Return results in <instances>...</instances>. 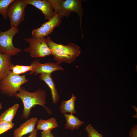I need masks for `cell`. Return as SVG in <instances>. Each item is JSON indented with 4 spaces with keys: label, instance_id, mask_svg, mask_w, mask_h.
Listing matches in <instances>:
<instances>
[{
    "label": "cell",
    "instance_id": "obj_20",
    "mask_svg": "<svg viewBox=\"0 0 137 137\" xmlns=\"http://www.w3.org/2000/svg\"><path fill=\"white\" fill-rule=\"evenodd\" d=\"M85 129L88 137H103L102 134H99L91 124L88 125Z\"/></svg>",
    "mask_w": 137,
    "mask_h": 137
},
{
    "label": "cell",
    "instance_id": "obj_24",
    "mask_svg": "<svg viewBox=\"0 0 137 137\" xmlns=\"http://www.w3.org/2000/svg\"><path fill=\"white\" fill-rule=\"evenodd\" d=\"M37 130L35 128L34 130L31 133L28 137H37Z\"/></svg>",
    "mask_w": 137,
    "mask_h": 137
},
{
    "label": "cell",
    "instance_id": "obj_14",
    "mask_svg": "<svg viewBox=\"0 0 137 137\" xmlns=\"http://www.w3.org/2000/svg\"><path fill=\"white\" fill-rule=\"evenodd\" d=\"M41 64L39 60H35L30 65H15L12 68L11 71L15 74L20 75L30 71L29 74L32 75Z\"/></svg>",
    "mask_w": 137,
    "mask_h": 137
},
{
    "label": "cell",
    "instance_id": "obj_18",
    "mask_svg": "<svg viewBox=\"0 0 137 137\" xmlns=\"http://www.w3.org/2000/svg\"><path fill=\"white\" fill-rule=\"evenodd\" d=\"M19 106L18 104H15L2 113L0 115V122H12Z\"/></svg>",
    "mask_w": 137,
    "mask_h": 137
},
{
    "label": "cell",
    "instance_id": "obj_19",
    "mask_svg": "<svg viewBox=\"0 0 137 137\" xmlns=\"http://www.w3.org/2000/svg\"><path fill=\"white\" fill-rule=\"evenodd\" d=\"M14 0H0V14L5 19H7V12L10 4Z\"/></svg>",
    "mask_w": 137,
    "mask_h": 137
},
{
    "label": "cell",
    "instance_id": "obj_13",
    "mask_svg": "<svg viewBox=\"0 0 137 137\" xmlns=\"http://www.w3.org/2000/svg\"><path fill=\"white\" fill-rule=\"evenodd\" d=\"M63 68L57 62H46L42 63L35 71L34 73L36 76L40 74H51L54 71H63Z\"/></svg>",
    "mask_w": 137,
    "mask_h": 137
},
{
    "label": "cell",
    "instance_id": "obj_17",
    "mask_svg": "<svg viewBox=\"0 0 137 137\" xmlns=\"http://www.w3.org/2000/svg\"><path fill=\"white\" fill-rule=\"evenodd\" d=\"M66 121L65 124V129H69L72 131L79 128L84 123L79 119L78 118L72 114H64Z\"/></svg>",
    "mask_w": 137,
    "mask_h": 137
},
{
    "label": "cell",
    "instance_id": "obj_2",
    "mask_svg": "<svg viewBox=\"0 0 137 137\" xmlns=\"http://www.w3.org/2000/svg\"><path fill=\"white\" fill-rule=\"evenodd\" d=\"M46 39L54 60L59 64L63 62L71 63L80 54V47L74 43L63 45L54 42L50 37H48Z\"/></svg>",
    "mask_w": 137,
    "mask_h": 137
},
{
    "label": "cell",
    "instance_id": "obj_1",
    "mask_svg": "<svg viewBox=\"0 0 137 137\" xmlns=\"http://www.w3.org/2000/svg\"><path fill=\"white\" fill-rule=\"evenodd\" d=\"M14 96L20 99L23 105V109L22 115V118L28 119L31 113L32 108L37 105L43 107L49 114H52L50 109L45 106L46 104V93L45 91L39 88L35 92H31L21 87Z\"/></svg>",
    "mask_w": 137,
    "mask_h": 137
},
{
    "label": "cell",
    "instance_id": "obj_25",
    "mask_svg": "<svg viewBox=\"0 0 137 137\" xmlns=\"http://www.w3.org/2000/svg\"><path fill=\"white\" fill-rule=\"evenodd\" d=\"M2 108V103L0 102V111Z\"/></svg>",
    "mask_w": 137,
    "mask_h": 137
},
{
    "label": "cell",
    "instance_id": "obj_8",
    "mask_svg": "<svg viewBox=\"0 0 137 137\" xmlns=\"http://www.w3.org/2000/svg\"><path fill=\"white\" fill-rule=\"evenodd\" d=\"M61 22V19L55 13L53 17L43 24L40 27L33 29L31 31L32 36L43 37L47 36L51 34L55 27H59Z\"/></svg>",
    "mask_w": 137,
    "mask_h": 137
},
{
    "label": "cell",
    "instance_id": "obj_4",
    "mask_svg": "<svg viewBox=\"0 0 137 137\" xmlns=\"http://www.w3.org/2000/svg\"><path fill=\"white\" fill-rule=\"evenodd\" d=\"M28 81L26 75L15 74L11 71L6 77L0 81V92L12 97L18 92L23 84Z\"/></svg>",
    "mask_w": 137,
    "mask_h": 137
},
{
    "label": "cell",
    "instance_id": "obj_10",
    "mask_svg": "<svg viewBox=\"0 0 137 137\" xmlns=\"http://www.w3.org/2000/svg\"><path fill=\"white\" fill-rule=\"evenodd\" d=\"M36 117L31 118L21 124L14 131L13 137H22L25 135L31 133L38 120Z\"/></svg>",
    "mask_w": 137,
    "mask_h": 137
},
{
    "label": "cell",
    "instance_id": "obj_22",
    "mask_svg": "<svg viewBox=\"0 0 137 137\" xmlns=\"http://www.w3.org/2000/svg\"><path fill=\"white\" fill-rule=\"evenodd\" d=\"M137 125L133 126V127L131 128L129 132V137H137Z\"/></svg>",
    "mask_w": 137,
    "mask_h": 137
},
{
    "label": "cell",
    "instance_id": "obj_9",
    "mask_svg": "<svg viewBox=\"0 0 137 137\" xmlns=\"http://www.w3.org/2000/svg\"><path fill=\"white\" fill-rule=\"evenodd\" d=\"M28 4L32 5L40 10L44 14L46 19H49L53 17L55 13L49 0H25Z\"/></svg>",
    "mask_w": 137,
    "mask_h": 137
},
{
    "label": "cell",
    "instance_id": "obj_16",
    "mask_svg": "<svg viewBox=\"0 0 137 137\" xmlns=\"http://www.w3.org/2000/svg\"><path fill=\"white\" fill-rule=\"evenodd\" d=\"M77 97L72 94L71 98L67 100H63L59 107L60 112L63 114L69 113L73 114H75L76 111L75 109V102Z\"/></svg>",
    "mask_w": 137,
    "mask_h": 137
},
{
    "label": "cell",
    "instance_id": "obj_12",
    "mask_svg": "<svg viewBox=\"0 0 137 137\" xmlns=\"http://www.w3.org/2000/svg\"><path fill=\"white\" fill-rule=\"evenodd\" d=\"M39 78L40 80L44 81L50 88L53 103L55 104L57 103L59 99V97L51 74H41L39 76Z\"/></svg>",
    "mask_w": 137,
    "mask_h": 137
},
{
    "label": "cell",
    "instance_id": "obj_3",
    "mask_svg": "<svg viewBox=\"0 0 137 137\" xmlns=\"http://www.w3.org/2000/svg\"><path fill=\"white\" fill-rule=\"evenodd\" d=\"M51 3L54 12L59 17H69L72 12L77 13L80 19V27L83 37L81 28L82 18L83 11L80 0H49Z\"/></svg>",
    "mask_w": 137,
    "mask_h": 137
},
{
    "label": "cell",
    "instance_id": "obj_6",
    "mask_svg": "<svg viewBox=\"0 0 137 137\" xmlns=\"http://www.w3.org/2000/svg\"><path fill=\"white\" fill-rule=\"evenodd\" d=\"M18 28H11L4 32L0 31V53L14 56L21 52L22 49L15 47L13 45L14 36L17 34Z\"/></svg>",
    "mask_w": 137,
    "mask_h": 137
},
{
    "label": "cell",
    "instance_id": "obj_7",
    "mask_svg": "<svg viewBox=\"0 0 137 137\" xmlns=\"http://www.w3.org/2000/svg\"><path fill=\"white\" fill-rule=\"evenodd\" d=\"M27 5L25 0H14L10 4L7 16L10 19L11 28H17L23 21Z\"/></svg>",
    "mask_w": 137,
    "mask_h": 137
},
{
    "label": "cell",
    "instance_id": "obj_11",
    "mask_svg": "<svg viewBox=\"0 0 137 137\" xmlns=\"http://www.w3.org/2000/svg\"><path fill=\"white\" fill-rule=\"evenodd\" d=\"M10 56L0 53V81L6 77L15 65Z\"/></svg>",
    "mask_w": 137,
    "mask_h": 137
},
{
    "label": "cell",
    "instance_id": "obj_15",
    "mask_svg": "<svg viewBox=\"0 0 137 137\" xmlns=\"http://www.w3.org/2000/svg\"><path fill=\"white\" fill-rule=\"evenodd\" d=\"M58 126L56 120L54 117H52L46 120H38L37 123L36 129L37 130L47 131L57 128Z\"/></svg>",
    "mask_w": 137,
    "mask_h": 137
},
{
    "label": "cell",
    "instance_id": "obj_21",
    "mask_svg": "<svg viewBox=\"0 0 137 137\" xmlns=\"http://www.w3.org/2000/svg\"><path fill=\"white\" fill-rule=\"evenodd\" d=\"M14 125L12 122H0V135L12 128Z\"/></svg>",
    "mask_w": 137,
    "mask_h": 137
},
{
    "label": "cell",
    "instance_id": "obj_23",
    "mask_svg": "<svg viewBox=\"0 0 137 137\" xmlns=\"http://www.w3.org/2000/svg\"><path fill=\"white\" fill-rule=\"evenodd\" d=\"M41 137H54L51 131H44L41 132Z\"/></svg>",
    "mask_w": 137,
    "mask_h": 137
},
{
    "label": "cell",
    "instance_id": "obj_5",
    "mask_svg": "<svg viewBox=\"0 0 137 137\" xmlns=\"http://www.w3.org/2000/svg\"><path fill=\"white\" fill-rule=\"evenodd\" d=\"M24 39L29 43V46L23 51L29 53L31 57L37 58L52 55L45 37L32 36L31 37Z\"/></svg>",
    "mask_w": 137,
    "mask_h": 137
}]
</instances>
